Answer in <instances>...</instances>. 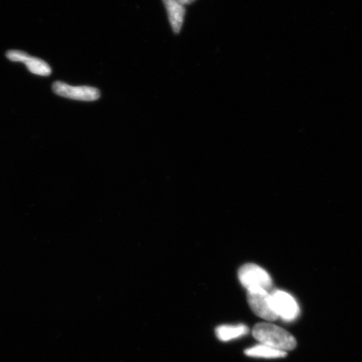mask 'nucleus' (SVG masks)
I'll use <instances>...</instances> for the list:
<instances>
[{
	"label": "nucleus",
	"mask_w": 362,
	"mask_h": 362,
	"mask_svg": "<svg viewBox=\"0 0 362 362\" xmlns=\"http://www.w3.org/2000/svg\"><path fill=\"white\" fill-rule=\"evenodd\" d=\"M257 341L279 351H291L296 347V339L287 330L271 323L257 324L252 329Z\"/></svg>",
	"instance_id": "nucleus-1"
},
{
	"label": "nucleus",
	"mask_w": 362,
	"mask_h": 362,
	"mask_svg": "<svg viewBox=\"0 0 362 362\" xmlns=\"http://www.w3.org/2000/svg\"><path fill=\"white\" fill-rule=\"evenodd\" d=\"M238 279L247 291L265 289L269 291L273 284L268 272L253 264H247L241 267L238 271Z\"/></svg>",
	"instance_id": "nucleus-2"
},
{
	"label": "nucleus",
	"mask_w": 362,
	"mask_h": 362,
	"mask_svg": "<svg viewBox=\"0 0 362 362\" xmlns=\"http://www.w3.org/2000/svg\"><path fill=\"white\" fill-rule=\"evenodd\" d=\"M247 301L253 313L260 318L269 321H274L279 318L274 310L271 294L265 289L247 291Z\"/></svg>",
	"instance_id": "nucleus-3"
},
{
	"label": "nucleus",
	"mask_w": 362,
	"mask_h": 362,
	"mask_svg": "<svg viewBox=\"0 0 362 362\" xmlns=\"http://www.w3.org/2000/svg\"><path fill=\"white\" fill-rule=\"evenodd\" d=\"M53 92L58 96L78 101H96L100 98L99 90L88 86L68 85L62 81H56L52 86Z\"/></svg>",
	"instance_id": "nucleus-4"
},
{
	"label": "nucleus",
	"mask_w": 362,
	"mask_h": 362,
	"mask_svg": "<svg viewBox=\"0 0 362 362\" xmlns=\"http://www.w3.org/2000/svg\"><path fill=\"white\" fill-rule=\"evenodd\" d=\"M272 303L276 315L285 321H293L300 315V307L291 294L276 291L271 294Z\"/></svg>",
	"instance_id": "nucleus-5"
},
{
	"label": "nucleus",
	"mask_w": 362,
	"mask_h": 362,
	"mask_svg": "<svg viewBox=\"0 0 362 362\" xmlns=\"http://www.w3.org/2000/svg\"><path fill=\"white\" fill-rule=\"evenodd\" d=\"M6 57L11 62H23L31 74L47 76L52 74V68L47 62L37 57L29 56L21 51H10L6 53Z\"/></svg>",
	"instance_id": "nucleus-6"
},
{
	"label": "nucleus",
	"mask_w": 362,
	"mask_h": 362,
	"mask_svg": "<svg viewBox=\"0 0 362 362\" xmlns=\"http://www.w3.org/2000/svg\"><path fill=\"white\" fill-rule=\"evenodd\" d=\"M163 1L168 12L172 29L175 33L178 34L183 25L185 15V6L179 0H163Z\"/></svg>",
	"instance_id": "nucleus-7"
},
{
	"label": "nucleus",
	"mask_w": 362,
	"mask_h": 362,
	"mask_svg": "<svg viewBox=\"0 0 362 362\" xmlns=\"http://www.w3.org/2000/svg\"><path fill=\"white\" fill-rule=\"evenodd\" d=\"M245 354L247 356L259 357V358L276 359L286 356L287 352L260 344V345L248 348L245 351Z\"/></svg>",
	"instance_id": "nucleus-8"
},
{
	"label": "nucleus",
	"mask_w": 362,
	"mask_h": 362,
	"mask_svg": "<svg viewBox=\"0 0 362 362\" xmlns=\"http://www.w3.org/2000/svg\"><path fill=\"white\" fill-rule=\"evenodd\" d=\"M248 333V328L244 325H221L216 329V337L221 341H229L232 339L245 336Z\"/></svg>",
	"instance_id": "nucleus-9"
},
{
	"label": "nucleus",
	"mask_w": 362,
	"mask_h": 362,
	"mask_svg": "<svg viewBox=\"0 0 362 362\" xmlns=\"http://www.w3.org/2000/svg\"><path fill=\"white\" fill-rule=\"evenodd\" d=\"M179 1L183 4V6H187V4H192L194 1H196V0H179Z\"/></svg>",
	"instance_id": "nucleus-10"
}]
</instances>
